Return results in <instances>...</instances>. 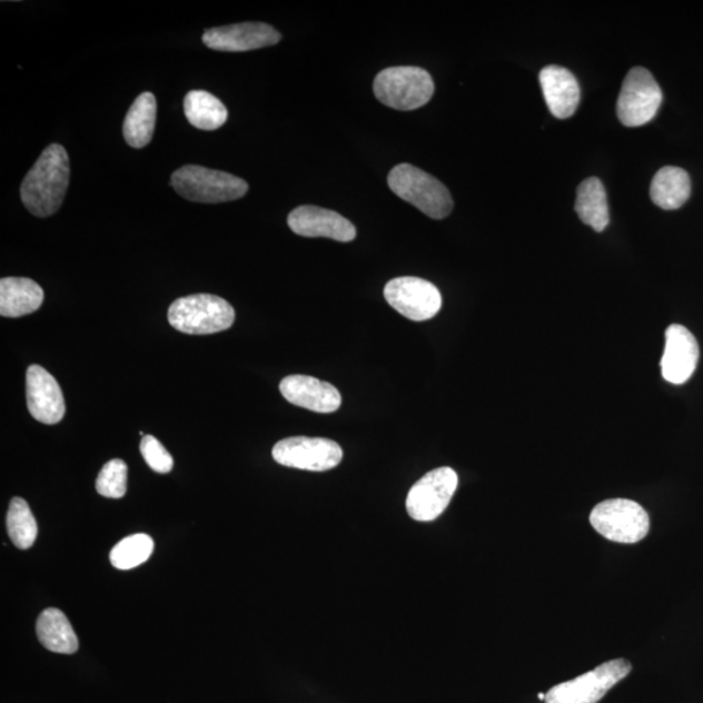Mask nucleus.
<instances>
[{
    "instance_id": "1",
    "label": "nucleus",
    "mask_w": 703,
    "mask_h": 703,
    "mask_svg": "<svg viewBox=\"0 0 703 703\" xmlns=\"http://www.w3.org/2000/svg\"><path fill=\"white\" fill-rule=\"evenodd\" d=\"M68 186L70 158L62 145L52 143L43 150L22 181L21 201L33 216L48 218L62 206Z\"/></svg>"
},
{
    "instance_id": "2",
    "label": "nucleus",
    "mask_w": 703,
    "mask_h": 703,
    "mask_svg": "<svg viewBox=\"0 0 703 703\" xmlns=\"http://www.w3.org/2000/svg\"><path fill=\"white\" fill-rule=\"evenodd\" d=\"M388 187L402 200L433 219L447 218L454 209L453 197L445 185L415 166L402 164L394 167L388 175Z\"/></svg>"
},
{
    "instance_id": "3",
    "label": "nucleus",
    "mask_w": 703,
    "mask_h": 703,
    "mask_svg": "<svg viewBox=\"0 0 703 703\" xmlns=\"http://www.w3.org/2000/svg\"><path fill=\"white\" fill-rule=\"evenodd\" d=\"M171 186L182 198L200 204L239 200L248 194V182L238 176L188 165L172 174Z\"/></svg>"
},
{
    "instance_id": "4",
    "label": "nucleus",
    "mask_w": 703,
    "mask_h": 703,
    "mask_svg": "<svg viewBox=\"0 0 703 703\" xmlns=\"http://www.w3.org/2000/svg\"><path fill=\"white\" fill-rule=\"evenodd\" d=\"M232 305L214 295L181 297L168 309V323L180 333L210 335L228 330L235 323Z\"/></svg>"
},
{
    "instance_id": "5",
    "label": "nucleus",
    "mask_w": 703,
    "mask_h": 703,
    "mask_svg": "<svg viewBox=\"0 0 703 703\" xmlns=\"http://www.w3.org/2000/svg\"><path fill=\"white\" fill-rule=\"evenodd\" d=\"M374 95L394 110L412 111L425 106L434 96L432 75L418 67H392L377 75Z\"/></svg>"
},
{
    "instance_id": "6",
    "label": "nucleus",
    "mask_w": 703,
    "mask_h": 703,
    "mask_svg": "<svg viewBox=\"0 0 703 703\" xmlns=\"http://www.w3.org/2000/svg\"><path fill=\"white\" fill-rule=\"evenodd\" d=\"M591 524L601 536L617 544H637L647 536L651 519L638 503L630 499H608L595 506Z\"/></svg>"
},
{
    "instance_id": "7",
    "label": "nucleus",
    "mask_w": 703,
    "mask_h": 703,
    "mask_svg": "<svg viewBox=\"0 0 703 703\" xmlns=\"http://www.w3.org/2000/svg\"><path fill=\"white\" fill-rule=\"evenodd\" d=\"M663 101L662 89L646 68H632L625 76L616 112L625 127H641L655 118Z\"/></svg>"
},
{
    "instance_id": "8",
    "label": "nucleus",
    "mask_w": 703,
    "mask_h": 703,
    "mask_svg": "<svg viewBox=\"0 0 703 703\" xmlns=\"http://www.w3.org/2000/svg\"><path fill=\"white\" fill-rule=\"evenodd\" d=\"M632 671L626 660L601 664L597 669L571 682L557 684L546 693V703H598L608 691L621 683Z\"/></svg>"
},
{
    "instance_id": "9",
    "label": "nucleus",
    "mask_w": 703,
    "mask_h": 703,
    "mask_svg": "<svg viewBox=\"0 0 703 703\" xmlns=\"http://www.w3.org/2000/svg\"><path fill=\"white\" fill-rule=\"evenodd\" d=\"M458 477L448 466L434 469L412 486L407 496L408 514L416 522H433L446 511L456 493Z\"/></svg>"
},
{
    "instance_id": "10",
    "label": "nucleus",
    "mask_w": 703,
    "mask_h": 703,
    "mask_svg": "<svg viewBox=\"0 0 703 703\" xmlns=\"http://www.w3.org/2000/svg\"><path fill=\"white\" fill-rule=\"evenodd\" d=\"M274 461L288 468L327 472L343 461L338 443L326 438L293 437L283 439L273 448Z\"/></svg>"
},
{
    "instance_id": "11",
    "label": "nucleus",
    "mask_w": 703,
    "mask_h": 703,
    "mask_svg": "<svg viewBox=\"0 0 703 703\" xmlns=\"http://www.w3.org/2000/svg\"><path fill=\"white\" fill-rule=\"evenodd\" d=\"M385 299L392 307L415 323L432 319L442 308L439 289L422 278L402 277L388 281Z\"/></svg>"
},
{
    "instance_id": "12",
    "label": "nucleus",
    "mask_w": 703,
    "mask_h": 703,
    "mask_svg": "<svg viewBox=\"0 0 703 703\" xmlns=\"http://www.w3.org/2000/svg\"><path fill=\"white\" fill-rule=\"evenodd\" d=\"M281 36L265 22H242L206 30L202 42L211 50L244 52L267 48L280 42Z\"/></svg>"
},
{
    "instance_id": "13",
    "label": "nucleus",
    "mask_w": 703,
    "mask_h": 703,
    "mask_svg": "<svg viewBox=\"0 0 703 703\" xmlns=\"http://www.w3.org/2000/svg\"><path fill=\"white\" fill-rule=\"evenodd\" d=\"M288 226L303 238H327L341 242L356 239V228L347 218L317 206H299L290 211Z\"/></svg>"
},
{
    "instance_id": "14",
    "label": "nucleus",
    "mask_w": 703,
    "mask_h": 703,
    "mask_svg": "<svg viewBox=\"0 0 703 703\" xmlns=\"http://www.w3.org/2000/svg\"><path fill=\"white\" fill-rule=\"evenodd\" d=\"M27 402L30 415L42 424L56 425L66 415L62 388L40 365H30L27 372Z\"/></svg>"
},
{
    "instance_id": "15",
    "label": "nucleus",
    "mask_w": 703,
    "mask_h": 703,
    "mask_svg": "<svg viewBox=\"0 0 703 703\" xmlns=\"http://www.w3.org/2000/svg\"><path fill=\"white\" fill-rule=\"evenodd\" d=\"M700 347L694 335L682 325H671L666 330L661 362L662 376L672 385H683L697 368Z\"/></svg>"
},
{
    "instance_id": "16",
    "label": "nucleus",
    "mask_w": 703,
    "mask_h": 703,
    "mask_svg": "<svg viewBox=\"0 0 703 703\" xmlns=\"http://www.w3.org/2000/svg\"><path fill=\"white\" fill-rule=\"evenodd\" d=\"M279 389L288 403L316 414H333L341 405L338 388L309 376L286 377L280 382Z\"/></svg>"
},
{
    "instance_id": "17",
    "label": "nucleus",
    "mask_w": 703,
    "mask_h": 703,
    "mask_svg": "<svg viewBox=\"0 0 703 703\" xmlns=\"http://www.w3.org/2000/svg\"><path fill=\"white\" fill-rule=\"evenodd\" d=\"M539 83L544 91L549 112L557 119H568L576 112L581 90L575 76L567 68L548 66L539 73Z\"/></svg>"
},
{
    "instance_id": "18",
    "label": "nucleus",
    "mask_w": 703,
    "mask_h": 703,
    "mask_svg": "<svg viewBox=\"0 0 703 703\" xmlns=\"http://www.w3.org/2000/svg\"><path fill=\"white\" fill-rule=\"evenodd\" d=\"M43 290L28 278H3L0 280V315L20 318L41 308Z\"/></svg>"
},
{
    "instance_id": "19",
    "label": "nucleus",
    "mask_w": 703,
    "mask_h": 703,
    "mask_svg": "<svg viewBox=\"0 0 703 703\" xmlns=\"http://www.w3.org/2000/svg\"><path fill=\"white\" fill-rule=\"evenodd\" d=\"M37 637L43 647L58 654H75L79 651V638L62 611L48 608L38 617Z\"/></svg>"
},
{
    "instance_id": "20",
    "label": "nucleus",
    "mask_w": 703,
    "mask_h": 703,
    "mask_svg": "<svg viewBox=\"0 0 703 703\" xmlns=\"http://www.w3.org/2000/svg\"><path fill=\"white\" fill-rule=\"evenodd\" d=\"M691 178L683 168L667 166L655 174L651 197L656 206L663 210H676L690 200Z\"/></svg>"
},
{
    "instance_id": "21",
    "label": "nucleus",
    "mask_w": 703,
    "mask_h": 703,
    "mask_svg": "<svg viewBox=\"0 0 703 703\" xmlns=\"http://www.w3.org/2000/svg\"><path fill=\"white\" fill-rule=\"evenodd\" d=\"M575 210L583 224L603 232L610 224L606 189L598 178H590L577 188Z\"/></svg>"
},
{
    "instance_id": "22",
    "label": "nucleus",
    "mask_w": 703,
    "mask_h": 703,
    "mask_svg": "<svg viewBox=\"0 0 703 703\" xmlns=\"http://www.w3.org/2000/svg\"><path fill=\"white\" fill-rule=\"evenodd\" d=\"M157 120V99L155 95L142 93L129 109L125 125L123 135L129 147L141 149L147 147L155 135Z\"/></svg>"
},
{
    "instance_id": "23",
    "label": "nucleus",
    "mask_w": 703,
    "mask_h": 703,
    "mask_svg": "<svg viewBox=\"0 0 703 703\" xmlns=\"http://www.w3.org/2000/svg\"><path fill=\"white\" fill-rule=\"evenodd\" d=\"M185 113L189 123L201 131H216L228 118L220 99L205 90L189 91L185 98Z\"/></svg>"
},
{
    "instance_id": "24",
    "label": "nucleus",
    "mask_w": 703,
    "mask_h": 703,
    "mask_svg": "<svg viewBox=\"0 0 703 703\" xmlns=\"http://www.w3.org/2000/svg\"><path fill=\"white\" fill-rule=\"evenodd\" d=\"M7 532L12 544L20 549H28L34 545L38 526L30 511L29 504L21 498H13L7 514Z\"/></svg>"
},
{
    "instance_id": "25",
    "label": "nucleus",
    "mask_w": 703,
    "mask_h": 703,
    "mask_svg": "<svg viewBox=\"0 0 703 703\" xmlns=\"http://www.w3.org/2000/svg\"><path fill=\"white\" fill-rule=\"evenodd\" d=\"M152 549H155V541L148 534H133V536L121 539L111 549L110 562L115 568L132 570L147 562Z\"/></svg>"
},
{
    "instance_id": "26",
    "label": "nucleus",
    "mask_w": 703,
    "mask_h": 703,
    "mask_svg": "<svg viewBox=\"0 0 703 703\" xmlns=\"http://www.w3.org/2000/svg\"><path fill=\"white\" fill-rule=\"evenodd\" d=\"M127 464L120 458L107 463L97 477L96 488L105 498L120 499L127 493Z\"/></svg>"
},
{
    "instance_id": "27",
    "label": "nucleus",
    "mask_w": 703,
    "mask_h": 703,
    "mask_svg": "<svg viewBox=\"0 0 703 703\" xmlns=\"http://www.w3.org/2000/svg\"><path fill=\"white\" fill-rule=\"evenodd\" d=\"M141 455L143 461L150 466V468L157 473H170L174 468V458L170 453L152 435H143L140 445Z\"/></svg>"
},
{
    "instance_id": "28",
    "label": "nucleus",
    "mask_w": 703,
    "mask_h": 703,
    "mask_svg": "<svg viewBox=\"0 0 703 703\" xmlns=\"http://www.w3.org/2000/svg\"><path fill=\"white\" fill-rule=\"evenodd\" d=\"M538 699H539L541 701H545V700H546V694H545V693H539V694H538Z\"/></svg>"
}]
</instances>
